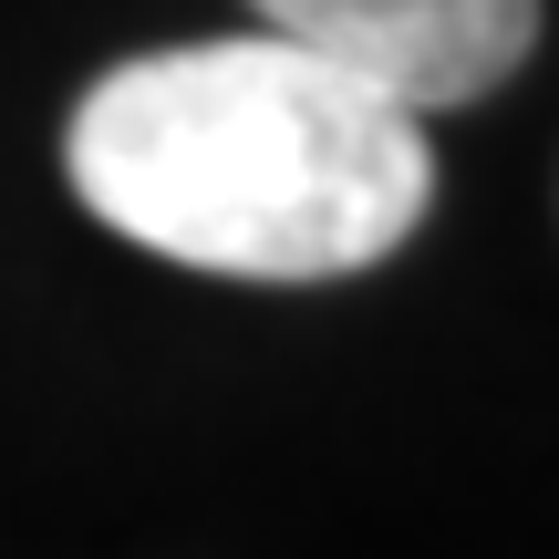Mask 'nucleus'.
<instances>
[{"instance_id": "1", "label": "nucleus", "mask_w": 559, "mask_h": 559, "mask_svg": "<svg viewBox=\"0 0 559 559\" xmlns=\"http://www.w3.org/2000/svg\"><path fill=\"white\" fill-rule=\"evenodd\" d=\"M62 177L115 239L218 280H353L436 207L415 115L270 32L135 52L73 104Z\"/></svg>"}, {"instance_id": "2", "label": "nucleus", "mask_w": 559, "mask_h": 559, "mask_svg": "<svg viewBox=\"0 0 559 559\" xmlns=\"http://www.w3.org/2000/svg\"><path fill=\"white\" fill-rule=\"evenodd\" d=\"M249 21L415 124L498 94L539 41V0H249Z\"/></svg>"}]
</instances>
